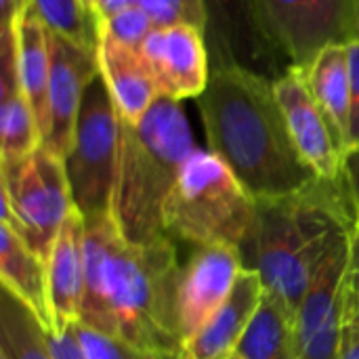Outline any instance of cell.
<instances>
[{"label": "cell", "instance_id": "6da1fadb", "mask_svg": "<svg viewBox=\"0 0 359 359\" xmlns=\"http://www.w3.org/2000/svg\"><path fill=\"white\" fill-rule=\"evenodd\" d=\"M86 282L80 324L154 351H183L181 271L172 238L130 244L111 215L84 221Z\"/></svg>", "mask_w": 359, "mask_h": 359}, {"label": "cell", "instance_id": "7a4b0ae2", "mask_svg": "<svg viewBox=\"0 0 359 359\" xmlns=\"http://www.w3.org/2000/svg\"><path fill=\"white\" fill-rule=\"evenodd\" d=\"M196 103L208 149L255 200L286 198L320 179L290 137L273 78L244 65L212 67Z\"/></svg>", "mask_w": 359, "mask_h": 359}, {"label": "cell", "instance_id": "3957f363", "mask_svg": "<svg viewBox=\"0 0 359 359\" xmlns=\"http://www.w3.org/2000/svg\"><path fill=\"white\" fill-rule=\"evenodd\" d=\"M353 221L341 179H318L299 194L257 200L250 231L240 248L244 265L261 276L265 290L299 309L322 255Z\"/></svg>", "mask_w": 359, "mask_h": 359}, {"label": "cell", "instance_id": "277c9868", "mask_svg": "<svg viewBox=\"0 0 359 359\" xmlns=\"http://www.w3.org/2000/svg\"><path fill=\"white\" fill-rule=\"evenodd\" d=\"M196 149L189 120L179 101L160 97L139 124L120 120L111 217L130 244L170 238L164 229V206Z\"/></svg>", "mask_w": 359, "mask_h": 359}, {"label": "cell", "instance_id": "5b68a950", "mask_svg": "<svg viewBox=\"0 0 359 359\" xmlns=\"http://www.w3.org/2000/svg\"><path fill=\"white\" fill-rule=\"evenodd\" d=\"M257 210L229 166L210 149H196L164 206V229L194 246L227 244L242 248Z\"/></svg>", "mask_w": 359, "mask_h": 359}, {"label": "cell", "instance_id": "8992f818", "mask_svg": "<svg viewBox=\"0 0 359 359\" xmlns=\"http://www.w3.org/2000/svg\"><path fill=\"white\" fill-rule=\"evenodd\" d=\"M2 223L46 263L67 217L76 210L65 162L38 147L15 166H0Z\"/></svg>", "mask_w": 359, "mask_h": 359}, {"label": "cell", "instance_id": "52a82bcc", "mask_svg": "<svg viewBox=\"0 0 359 359\" xmlns=\"http://www.w3.org/2000/svg\"><path fill=\"white\" fill-rule=\"evenodd\" d=\"M120 158V118L101 74L88 84L74 141L63 158L76 210L84 221L111 215Z\"/></svg>", "mask_w": 359, "mask_h": 359}, {"label": "cell", "instance_id": "ba28073f", "mask_svg": "<svg viewBox=\"0 0 359 359\" xmlns=\"http://www.w3.org/2000/svg\"><path fill=\"white\" fill-rule=\"evenodd\" d=\"M273 42L305 67L324 46L359 38V0H257Z\"/></svg>", "mask_w": 359, "mask_h": 359}, {"label": "cell", "instance_id": "9c48e42d", "mask_svg": "<svg viewBox=\"0 0 359 359\" xmlns=\"http://www.w3.org/2000/svg\"><path fill=\"white\" fill-rule=\"evenodd\" d=\"M349 229L334 236L322 255L297 309L299 359H339L345 330V271Z\"/></svg>", "mask_w": 359, "mask_h": 359}, {"label": "cell", "instance_id": "30bf717a", "mask_svg": "<svg viewBox=\"0 0 359 359\" xmlns=\"http://www.w3.org/2000/svg\"><path fill=\"white\" fill-rule=\"evenodd\" d=\"M204 6L212 67L244 65L273 80L290 67L267 32L257 0H204Z\"/></svg>", "mask_w": 359, "mask_h": 359}, {"label": "cell", "instance_id": "8fae6325", "mask_svg": "<svg viewBox=\"0 0 359 359\" xmlns=\"http://www.w3.org/2000/svg\"><path fill=\"white\" fill-rule=\"evenodd\" d=\"M141 55L158 84L160 97L198 99L210 82V50L206 32L191 23L156 25Z\"/></svg>", "mask_w": 359, "mask_h": 359}, {"label": "cell", "instance_id": "7c38bea8", "mask_svg": "<svg viewBox=\"0 0 359 359\" xmlns=\"http://www.w3.org/2000/svg\"><path fill=\"white\" fill-rule=\"evenodd\" d=\"M273 88L301 158L320 179H341L345 149L328 116L309 90L303 67L290 65L280 78L273 80Z\"/></svg>", "mask_w": 359, "mask_h": 359}, {"label": "cell", "instance_id": "4fadbf2b", "mask_svg": "<svg viewBox=\"0 0 359 359\" xmlns=\"http://www.w3.org/2000/svg\"><path fill=\"white\" fill-rule=\"evenodd\" d=\"M50 82H48V126L42 147L65 158L78 122L88 84L99 76L97 53L82 48L50 32Z\"/></svg>", "mask_w": 359, "mask_h": 359}, {"label": "cell", "instance_id": "5bb4252c", "mask_svg": "<svg viewBox=\"0 0 359 359\" xmlns=\"http://www.w3.org/2000/svg\"><path fill=\"white\" fill-rule=\"evenodd\" d=\"M244 255L238 246H198L181 271L179 322L183 343L191 339L227 301L242 269Z\"/></svg>", "mask_w": 359, "mask_h": 359}, {"label": "cell", "instance_id": "9a60e30c", "mask_svg": "<svg viewBox=\"0 0 359 359\" xmlns=\"http://www.w3.org/2000/svg\"><path fill=\"white\" fill-rule=\"evenodd\" d=\"M42 147V133L17 69L15 27L0 29V166H15Z\"/></svg>", "mask_w": 359, "mask_h": 359}, {"label": "cell", "instance_id": "2e32d148", "mask_svg": "<svg viewBox=\"0 0 359 359\" xmlns=\"http://www.w3.org/2000/svg\"><path fill=\"white\" fill-rule=\"evenodd\" d=\"M48 305L53 328L65 332L82 318L86 261H84V219L74 210L59 231L53 252L46 261Z\"/></svg>", "mask_w": 359, "mask_h": 359}, {"label": "cell", "instance_id": "e0dca14e", "mask_svg": "<svg viewBox=\"0 0 359 359\" xmlns=\"http://www.w3.org/2000/svg\"><path fill=\"white\" fill-rule=\"evenodd\" d=\"M263 280L255 269L244 267L231 294L217 309V313L183 343L181 355L185 359H229L261 303Z\"/></svg>", "mask_w": 359, "mask_h": 359}, {"label": "cell", "instance_id": "ac0fdd59", "mask_svg": "<svg viewBox=\"0 0 359 359\" xmlns=\"http://www.w3.org/2000/svg\"><path fill=\"white\" fill-rule=\"evenodd\" d=\"M97 59L99 74L109 90L118 118L126 124H139L160 99L158 84L141 50L101 34Z\"/></svg>", "mask_w": 359, "mask_h": 359}, {"label": "cell", "instance_id": "d6986e66", "mask_svg": "<svg viewBox=\"0 0 359 359\" xmlns=\"http://www.w3.org/2000/svg\"><path fill=\"white\" fill-rule=\"evenodd\" d=\"M0 280L2 290L27 307L44 330L53 328L46 263L13 227L4 223H0Z\"/></svg>", "mask_w": 359, "mask_h": 359}, {"label": "cell", "instance_id": "ffe728a7", "mask_svg": "<svg viewBox=\"0 0 359 359\" xmlns=\"http://www.w3.org/2000/svg\"><path fill=\"white\" fill-rule=\"evenodd\" d=\"M305 80L316 101L328 116L343 149L349 147V116H351V76L347 42L324 46L305 67Z\"/></svg>", "mask_w": 359, "mask_h": 359}, {"label": "cell", "instance_id": "44dd1931", "mask_svg": "<svg viewBox=\"0 0 359 359\" xmlns=\"http://www.w3.org/2000/svg\"><path fill=\"white\" fill-rule=\"evenodd\" d=\"M236 355L240 359H299L297 309L280 294L263 290Z\"/></svg>", "mask_w": 359, "mask_h": 359}, {"label": "cell", "instance_id": "7402d4cb", "mask_svg": "<svg viewBox=\"0 0 359 359\" xmlns=\"http://www.w3.org/2000/svg\"><path fill=\"white\" fill-rule=\"evenodd\" d=\"M15 42H17L19 80L44 139L48 126V82H50L53 53H50V32L38 19L32 6L23 13V17L15 25Z\"/></svg>", "mask_w": 359, "mask_h": 359}, {"label": "cell", "instance_id": "603a6c76", "mask_svg": "<svg viewBox=\"0 0 359 359\" xmlns=\"http://www.w3.org/2000/svg\"><path fill=\"white\" fill-rule=\"evenodd\" d=\"M32 11L48 32L97 53L101 19L86 0H32Z\"/></svg>", "mask_w": 359, "mask_h": 359}, {"label": "cell", "instance_id": "cb8c5ba5", "mask_svg": "<svg viewBox=\"0 0 359 359\" xmlns=\"http://www.w3.org/2000/svg\"><path fill=\"white\" fill-rule=\"evenodd\" d=\"M0 353L8 359H53L40 322L6 290L0 303Z\"/></svg>", "mask_w": 359, "mask_h": 359}, {"label": "cell", "instance_id": "d4e9b609", "mask_svg": "<svg viewBox=\"0 0 359 359\" xmlns=\"http://www.w3.org/2000/svg\"><path fill=\"white\" fill-rule=\"evenodd\" d=\"M72 332L76 334L88 359H181V353L135 347L126 341L105 337L80 322L72 326Z\"/></svg>", "mask_w": 359, "mask_h": 359}, {"label": "cell", "instance_id": "484cf974", "mask_svg": "<svg viewBox=\"0 0 359 359\" xmlns=\"http://www.w3.org/2000/svg\"><path fill=\"white\" fill-rule=\"evenodd\" d=\"M154 27H156L154 19L141 4L120 11L101 21V34L109 36L111 40H116L120 44H126L130 48H139V50H141L143 42L147 40V36L154 32Z\"/></svg>", "mask_w": 359, "mask_h": 359}, {"label": "cell", "instance_id": "4316f807", "mask_svg": "<svg viewBox=\"0 0 359 359\" xmlns=\"http://www.w3.org/2000/svg\"><path fill=\"white\" fill-rule=\"evenodd\" d=\"M141 6L149 13L156 25L191 23L206 32L204 0H141Z\"/></svg>", "mask_w": 359, "mask_h": 359}, {"label": "cell", "instance_id": "83f0119b", "mask_svg": "<svg viewBox=\"0 0 359 359\" xmlns=\"http://www.w3.org/2000/svg\"><path fill=\"white\" fill-rule=\"evenodd\" d=\"M359 316V217L349 229V257L345 271V322Z\"/></svg>", "mask_w": 359, "mask_h": 359}, {"label": "cell", "instance_id": "f1b7e54d", "mask_svg": "<svg viewBox=\"0 0 359 359\" xmlns=\"http://www.w3.org/2000/svg\"><path fill=\"white\" fill-rule=\"evenodd\" d=\"M347 55H349V76H351L349 147H355L359 145V38H353L347 42Z\"/></svg>", "mask_w": 359, "mask_h": 359}, {"label": "cell", "instance_id": "f546056e", "mask_svg": "<svg viewBox=\"0 0 359 359\" xmlns=\"http://www.w3.org/2000/svg\"><path fill=\"white\" fill-rule=\"evenodd\" d=\"M44 345H46V349H48L53 359H88L84 349L80 347L76 334L72 332V328L65 330V332L44 330Z\"/></svg>", "mask_w": 359, "mask_h": 359}, {"label": "cell", "instance_id": "4dcf8cb0", "mask_svg": "<svg viewBox=\"0 0 359 359\" xmlns=\"http://www.w3.org/2000/svg\"><path fill=\"white\" fill-rule=\"evenodd\" d=\"M341 181L345 185V191H347L349 204L353 208V215L359 217V145L349 147L343 154Z\"/></svg>", "mask_w": 359, "mask_h": 359}, {"label": "cell", "instance_id": "1f68e13d", "mask_svg": "<svg viewBox=\"0 0 359 359\" xmlns=\"http://www.w3.org/2000/svg\"><path fill=\"white\" fill-rule=\"evenodd\" d=\"M29 6L32 0H0V29H13Z\"/></svg>", "mask_w": 359, "mask_h": 359}, {"label": "cell", "instance_id": "d6a6232c", "mask_svg": "<svg viewBox=\"0 0 359 359\" xmlns=\"http://www.w3.org/2000/svg\"><path fill=\"white\" fill-rule=\"evenodd\" d=\"M339 359H359V316L345 322Z\"/></svg>", "mask_w": 359, "mask_h": 359}, {"label": "cell", "instance_id": "836d02e7", "mask_svg": "<svg viewBox=\"0 0 359 359\" xmlns=\"http://www.w3.org/2000/svg\"><path fill=\"white\" fill-rule=\"evenodd\" d=\"M141 0H97L95 2V11L99 15V19H107L120 11H126V8H133V6H139Z\"/></svg>", "mask_w": 359, "mask_h": 359}, {"label": "cell", "instance_id": "e575fe53", "mask_svg": "<svg viewBox=\"0 0 359 359\" xmlns=\"http://www.w3.org/2000/svg\"><path fill=\"white\" fill-rule=\"evenodd\" d=\"M86 2H88V4H90L93 8H95V2H97V0H86Z\"/></svg>", "mask_w": 359, "mask_h": 359}, {"label": "cell", "instance_id": "d590c367", "mask_svg": "<svg viewBox=\"0 0 359 359\" xmlns=\"http://www.w3.org/2000/svg\"><path fill=\"white\" fill-rule=\"evenodd\" d=\"M0 359H8V358H6V355H4V353H0Z\"/></svg>", "mask_w": 359, "mask_h": 359}, {"label": "cell", "instance_id": "8d00e7d4", "mask_svg": "<svg viewBox=\"0 0 359 359\" xmlns=\"http://www.w3.org/2000/svg\"><path fill=\"white\" fill-rule=\"evenodd\" d=\"M181 359H185V358H183V355H181ZM229 359H240V358H238V355H233V358H229Z\"/></svg>", "mask_w": 359, "mask_h": 359}]
</instances>
